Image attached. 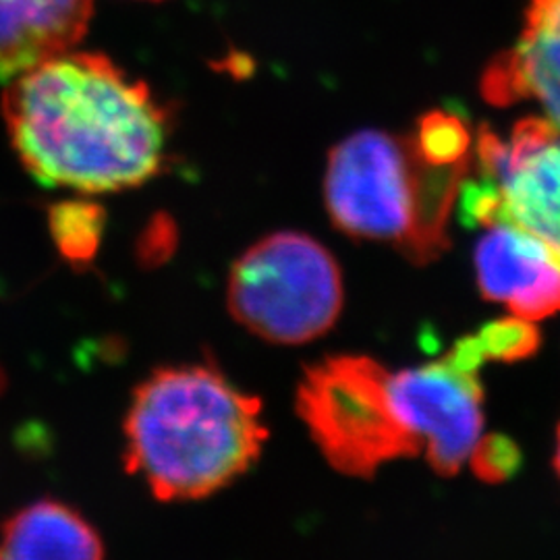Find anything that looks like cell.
I'll return each mask as SVG.
<instances>
[{"label":"cell","mask_w":560,"mask_h":560,"mask_svg":"<svg viewBox=\"0 0 560 560\" xmlns=\"http://www.w3.org/2000/svg\"><path fill=\"white\" fill-rule=\"evenodd\" d=\"M2 115L21 164L48 187L131 189L156 177L168 115L150 88L96 52H62L7 83Z\"/></svg>","instance_id":"cell-1"},{"label":"cell","mask_w":560,"mask_h":560,"mask_svg":"<svg viewBox=\"0 0 560 560\" xmlns=\"http://www.w3.org/2000/svg\"><path fill=\"white\" fill-rule=\"evenodd\" d=\"M122 434L127 474L164 502L200 501L231 486L268 441L260 399L212 361L154 370L133 390Z\"/></svg>","instance_id":"cell-2"},{"label":"cell","mask_w":560,"mask_h":560,"mask_svg":"<svg viewBox=\"0 0 560 560\" xmlns=\"http://www.w3.org/2000/svg\"><path fill=\"white\" fill-rule=\"evenodd\" d=\"M469 159H446L413 136L365 129L330 152L324 200L353 240L384 241L428 264L448 247V222Z\"/></svg>","instance_id":"cell-3"},{"label":"cell","mask_w":560,"mask_h":560,"mask_svg":"<svg viewBox=\"0 0 560 560\" xmlns=\"http://www.w3.org/2000/svg\"><path fill=\"white\" fill-rule=\"evenodd\" d=\"M295 407L322 457L342 476L370 480L384 463L423 451L393 407L390 372L370 355L340 353L307 365Z\"/></svg>","instance_id":"cell-4"},{"label":"cell","mask_w":560,"mask_h":560,"mask_svg":"<svg viewBox=\"0 0 560 560\" xmlns=\"http://www.w3.org/2000/svg\"><path fill=\"white\" fill-rule=\"evenodd\" d=\"M345 301L335 256L316 240L282 231L243 252L233 264L226 303L252 335L275 345H305L324 337Z\"/></svg>","instance_id":"cell-5"},{"label":"cell","mask_w":560,"mask_h":560,"mask_svg":"<svg viewBox=\"0 0 560 560\" xmlns=\"http://www.w3.org/2000/svg\"><path fill=\"white\" fill-rule=\"evenodd\" d=\"M478 162L460 183V221L521 229L560 261V131L544 119L520 120L504 140L481 129Z\"/></svg>","instance_id":"cell-6"},{"label":"cell","mask_w":560,"mask_h":560,"mask_svg":"<svg viewBox=\"0 0 560 560\" xmlns=\"http://www.w3.org/2000/svg\"><path fill=\"white\" fill-rule=\"evenodd\" d=\"M390 399L399 420L420 439L430 467L439 476H457L483 430L480 370L446 353L390 374Z\"/></svg>","instance_id":"cell-7"},{"label":"cell","mask_w":560,"mask_h":560,"mask_svg":"<svg viewBox=\"0 0 560 560\" xmlns=\"http://www.w3.org/2000/svg\"><path fill=\"white\" fill-rule=\"evenodd\" d=\"M476 275L486 300L504 303L521 320L560 312V261L525 231L488 224L476 247Z\"/></svg>","instance_id":"cell-8"},{"label":"cell","mask_w":560,"mask_h":560,"mask_svg":"<svg viewBox=\"0 0 560 560\" xmlns=\"http://www.w3.org/2000/svg\"><path fill=\"white\" fill-rule=\"evenodd\" d=\"M481 90L497 106L536 102L560 131V0H534L520 42L490 62Z\"/></svg>","instance_id":"cell-9"},{"label":"cell","mask_w":560,"mask_h":560,"mask_svg":"<svg viewBox=\"0 0 560 560\" xmlns=\"http://www.w3.org/2000/svg\"><path fill=\"white\" fill-rule=\"evenodd\" d=\"M92 13L94 0H0V81L69 52Z\"/></svg>","instance_id":"cell-10"},{"label":"cell","mask_w":560,"mask_h":560,"mask_svg":"<svg viewBox=\"0 0 560 560\" xmlns=\"http://www.w3.org/2000/svg\"><path fill=\"white\" fill-rule=\"evenodd\" d=\"M0 560H104V544L75 506L40 499L0 521Z\"/></svg>","instance_id":"cell-11"},{"label":"cell","mask_w":560,"mask_h":560,"mask_svg":"<svg viewBox=\"0 0 560 560\" xmlns=\"http://www.w3.org/2000/svg\"><path fill=\"white\" fill-rule=\"evenodd\" d=\"M104 210L90 201H60L48 214L60 256L78 268L96 258L104 237Z\"/></svg>","instance_id":"cell-12"},{"label":"cell","mask_w":560,"mask_h":560,"mask_svg":"<svg viewBox=\"0 0 560 560\" xmlns=\"http://www.w3.org/2000/svg\"><path fill=\"white\" fill-rule=\"evenodd\" d=\"M474 337L486 361L525 360L540 347V332L534 322L521 320L517 316L490 322Z\"/></svg>","instance_id":"cell-13"},{"label":"cell","mask_w":560,"mask_h":560,"mask_svg":"<svg viewBox=\"0 0 560 560\" xmlns=\"http://www.w3.org/2000/svg\"><path fill=\"white\" fill-rule=\"evenodd\" d=\"M471 471L488 483H501L515 476L521 467L520 446L501 434L480 439L469 455Z\"/></svg>","instance_id":"cell-14"},{"label":"cell","mask_w":560,"mask_h":560,"mask_svg":"<svg viewBox=\"0 0 560 560\" xmlns=\"http://www.w3.org/2000/svg\"><path fill=\"white\" fill-rule=\"evenodd\" d=\"M175 243H177V237L173 233L171 222H162V224L150 226L143 233L140 249H138L141 264L152 268V266H159L162 261L168 260L173 249H175Z\"/></svg>","instance_id":"cell-15"},{"label":"cell","mask_w":560,"mask_h":560,"mask_svg":"<svg viewBox=\"0 0 560 560\" xmlns=\"http://www.w3.org/2000/svg\"><path fill=\"white\" fill-rule=\"evenodd\" d=\"M555 469H557V474H559L560 478V423L559 430H557V448H555Z\"/></svg>","instance_id":"cell-16"},{"label":"cell","mask_w":560,"mask_h":560,"mask_svg":"<svg viewBox=\"0 0 560 560\" xmlns=\"http://www.w3.org/2000/svg\"><path fill=\"white\" fill-rule=\"evenodd\" d=\"M4 390H7V372H4V368L0 365V397H2Z\"/></svg>","instance_id":"cell-17"}]
</instances>
